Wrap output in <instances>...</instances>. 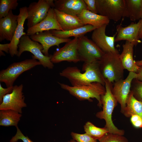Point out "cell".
Here are the masks:
<instances>
[{
  "label": "cell",
  "instance_id": "52a82bcc",
  "mask_svg": "<svg viewBox=\"0 0 142 142\" xmlns=\"http://www.w3.org/2000/svg\"><path fill=\"white\" fill-rule=\"evenodd\" d=\"M97 14L117 22L125 17V0H96Z\"/></svg>",
  "mask_w": 142,
  "mask_h": 142
},
{
  "label": "cell",
  "instance_id": "4dcf8cb0",
  "mask_svg": "<svg viewBox=\"0 0 142 142\" xmlns=\"http://www.w3.org/2000/svg\"><path fill=\"white\" fill-rule=\"evenodd\" d=\"M71 135L73 139L77 142H97V140L94 139L85 133L80 134L72 132Z\"/></svg>",
  "mask_w": 142,
  "mask_h": 142
},
{
  "label": "cell",
  "instance_id": "f1b7e54d",
  "mask_svg": "<svg viewBox=\"0 0 142 142\" xmlns=\"http://www.w3.org/2000/svg\"><path fill=\"white\" fill-rule=\"evenodd\" d=\"M130 90L134 97L142 102V81L136 78L133 79L131 82Z\"/></svg>",
  "mask_w": 142,
  "mask_h": 142
},
{
  "label": "cell",
  "instance_id": "836d02e7",
  "mask_svg": "<svg viewBox=\"0 0 142 142\" xmlns=\"http://www.w3.org/2000/svg\"><path fill=\"white\" fill-rule=\"evenodd\" d=\"M88 10L93 13L97 14L96 0H83Z\"/></svg>",
  "mask_w": 142,
  "mask_h": 142
},
{
  "label": "cell",
  "instance_id": "ffe728a7",
  "mask_svg": "<svg viewBox=\"0 0 142 142\" xmlns=\"http://www.w3.org/2000/svg\"><path fill=\"white\" fill-rule=\"evenodd\" d=\"M134 45L130 42L126 41L122 45L123 50L119 58L124 69L129 72L136 73L139 67L135 63L133 59V47Z\"/></svg>",
  "mask_w": 142,
  "mask_h": 142
},
{
  "label": "cell",
  "instance_id": "b9f144b4",
  "mask_svg": "<svg viewBox=\"0 0 142 142\" xmlns=\"http://www.w3.org/2000/svg\"><path fill=\"white\" fill-rule=\"evenodd\" d=\"M140 39L141 40V43H142V36L140 38Z\"/></svg>",
  "mask_w": 142,
  "mask_h": 142
},
{
  "label": "cell",
  "instance_id": "ac0fdd59",
  "mask_svg": "<svg viewBox=\"0 0 142 142\" xmlns=\"http://www.w3.org/2000/svg\"><path fill=\"white\" fill-rule=\"evenodd\" d=\"M18 15L10 11L6 16L0 19V41H12L17 28Z\"/></svg>",
  "mask_w": 142,
  "mask_h": 142
},
{
  "label": "cell",
  "instance_id": "e0dca14e",
  "mask_svg": "<svg viewBox=\"0 0 142 142\" xmlns=\"http://www.w3.org/2000/svg\"><path fill=\"white\" fill-rule=\"evenodd\" d=\"M27 7H23L19 9L18 15L17 26L12 41L10 42L9 53L12 57L17 55L18 53V45L21 37L27 34L24 32V25L28 17Z\"/></svg>",
  "mask_w": 142,
  "mask_h": 142
},
{
  "label": "cell",
  "instance_id": "d590c367",
  "mask_svg": "<svg viewBox=\"0 0 142 142\" xmlns=\"http://www.w3.org/2000/svg\"><path fill=\"white\" fill-rule=\"evenodd\" d=\"M10 43L0 44V51H4L7 53H9Z\"/></svg>",
  "mask_w": 142,
  "mask_h": 142
},
{
  "label": "cell",
  "instance_id": "277c9868",
  "mask_svg": "<svg viewBox=\"0 0 142 142\" xmlns=\"http://www.w3.org/2000/svg\"><path fill=\"white\" fill-rule=\"evenodd\" d=\"M58 83L62 88L68 92L79 100L92 102L91 98H95L98 101V105L102 107L101 97L106 90L105 87L101 83L93 82L87 85L70 86L59 82Z\"/></svg>",
  "mask_w": 142,
  "mask_h": 142
},
{
  "label": "cell",
  "instance_id": "4fadbf2b",
  "mask_svg": "<svg viewBox=\"0 0 142 142\" xmlns=\"http://www.w3.org/2000/svg\"><path fill=\"white\" fill-rule=\"evenodd\" d=\"M107 25H103L94 30L92 34V40L105 53L119 52L114 46L116 33L113 36H107L105 33Z\"/></svg>",
  "mask_w": 142,
  "mask_h": 142
},
{
  "label": "cell",
  "instance_id": "44dd1931",
  "mask_svg": "<svg viewBox=\"0 0 142 142\" xmlns=\"http://www.w3.org/2000/svg\"><path fill=\"white\" fill-rule=\"evenodd\" d=\"M54 9L57 21L63 31H68L85 25L77 16H72Z\"/></svg>",
  "mask_w": 142,
  "mask_h": 142
},
{
  "label": "cell",
  "instance_id": "5b68a950",
  "mask_svg": "<svg viewBox=\"0 0 142 142\" xmlns=\"http://www.w3.org/2000/svg\"><path fill=\"white\" fill-rule=\"evenodd\" d=\"M39 65H41L40 62L33 58L13 63L6 69L1 71L0 82L4 83L7 88L13 86L15 80L22 73Z\"/></svg>",
  "mask_w": 142,
  "mask_h": 142
},
{
  "label": "cell",
  "instance_id": "6da1fadb",
  "mask_svg": "<svg viewBox=\"0 0 142 142\" xmlns=\"http://www.w3.org/2000/svg\"><path fill=\"white\" fill-rule=\"evenodd\" d=\"M99 62L84 63L83 73L76 67H69L60 72L59 75L67 79L72 86L87 85L93 82L99 83L104 86L105 79L101 72Z\"/></svg>",
  "mask_w": 142,
  "mask_h": 142
},
{
  "label": "cell",
  "instance_id": "484cf974",
  "mask_svg": "<svg viewBox=\"0 0 142 142\" xmlns=\"http://www.w3.org/2000/svg\"><path fill=\"white\" fill-rule=\"evenodd\" d=\"M22 115L18 112L11 110L0 111V125L4 126H18V123Z\"/></svg>",
  "mask_w": 142,
  "mask_h": 142
},
{
  "label": "cell",
  "instance_id": "9c48e42d",
  "mask_svg": "<svg viewBox=\"0 0 142 142\" xmlns=\"http://www.w3.org/2000/svg\"><path fill=\"white\" fill-rule=\"evenodd\" d=\"M54 7V0H39L31 3L27 7L28 28L40 22L47 16L51 8Z\"/></svg>",
  "mask_w": 142,
  "mask_h": 142
},
{
  "label": "cell",
  "instance_id": "8d00e7d4",
  "mask_svg": "<svg viewBox=\"0 0 142 142\" xmlns=\"http://www.w3.org/2000/svg\"><path fill=\"white\" fill-rule=\"evenodd\" d=\"M136 73L137 77L136 79L142 81V66L139 67V70Z\"/></svg>",
  "mask_w": 142,
  "mask_h": 142
},
{
  "label": "cell",
  "instance_id": "d6a6232c",
  "mask_svg": "<svg viewBox=\"0 0 142 142\" xmlns=\"http://www.w3.org/2000/svg\"><path fill=\"white\" fill-rule=\"evenodd\" d=\"M130 121L135 127L142 128V119L138 115L135 114L132 115L130 117Z\"/></svg>",
  "mask_w": 142,
  "mask_h": 142
},
{
  "label": "cell",
  "instance_id": "5bb4252c",
  "mask_svg": "<svg viewBox=\"0 0 142 142\" xmlns=\"http://www.w3.org/2000/svg\"><path fill=\"white\" fill-rule=\"evenodd\" d=\"M140 21L137 23L132 22L125 27L119 24L116 27V35L115 42L125 40L133 44L135 46L141 43L138 37Z\"/></svg>",
  "mask_w": 142,
  "mask_h": 142
},
{
  "label": "cell",
  "instance_id": "cb8c5ba5",
  "mask_svg": "<svg viewBox=\"0 0 142 142\" xmlns=\"http://www.w3.org/2000/svg\"><path fill=\"white\" fill-rule=\"evenodd\" d=\"M126 11L125 17L135 21L142 19V0H125Z\"/></svg>",
  "mask_w": 142,
  "mask_h": 142
},
{
  "label": "cell",
  "instance_id": "1f68e13d",
  "mask_svg": "<svg viewBox=\"0 0 142 142\" xmlns=\"http://www.w3.org/2000/svg\"><path fill=\"white\" fill-rule=\"evenodd\" d=\"M17 131L16 135L13 136L10 140V142H16L21 140L23 142H34L27 136H25L22 133L18 126L16 127Z\"/></svg>",
  "mask_w": 142,
  "mask_h": 142
},
{
  "label": "cell",
  "instance_id": "603a6c76",
  "mask_svg": "<svg viewBox=\"0 0 142 142\" xmlns=\"http://www.w3.org/2000/svg\"><path fill=\"white\" fill-rule=\"evenodd\" d=\"M95 28L89 24L85 25L82 27L67 31L56 30L49 31L54 36L61 38H68L70 37L79 38L84 36L88 32L93 31Z\"/></svg>",
  "mask_w": 142,
  "mask_h": 142
},
{
  "label": "cell",
  "instance_id": "60d3db41",
  "mask_svg": "<svg viewBox=\"0 0 142 142\" xmlns=\"http://www.w3.org/2000/svg\"><path fill=\"white\" fill-rule=\"evenodd\" d=\"M68 142H77L75 140H74L72 139H71L70 141H69Z\"/></svg>",
  "mask_w": 142,
  "mask_h": 142
},
{
  "label": "cell",
  "instance_id": "d6986e66",
  "mask_svg": "<svg viewBox=\"0 0 142 142\" xmlns=\"http://www.w3.org/2000/svg\"><path fill=\"white\" fill-rule=\"evenodd\" d=\"M54 8L72 16H77L84 9H87L83 0H54Z\"/></svg>",
  "mask_w": 142,
  "mask_h": 142
},
{
  "label": "cell",
  "instance_id": "d4e9b609",
  "mask_svg": "<svg viewBox=\"0 0 142 142\" xmlns=\"http://www.w3.org/2000/svg\"><path fill=\"white\" fill-rule=\"evenodd\" d=\"M123 114L127 118L133 114L137 115L142 119V102L136 99L131 90Z\"/></svg>",
  "mask_w": 142,
  "mask_h": 142
},
{
  "label": "cell",
  "instance_id": "30bf717a",
  "mask_svg": "<svg viewBox=\"0 0 142 142\" xmlns=\"http://www.w3.org/2000/svg\"><path fill=\"white\" fill-rule=\"evenodd\" d=\"M23 85L13 86L11 93L5 95L0 104V110H11L21 114L22 109L27 106L23 92Z\"/></svg>",
  "mask_w": 142,
  "mask_h": 142
},
{
  "label": "cell",
  "instance_id": "9a60e30c",
  "mask_svg": "<svg viewBox=\"0 0 142 142\" xmlns=\"http://www.w3.org/2000/svg\"><path fill=\"white\" fill-rule=\"evenodd\" d=\"M32 40L39 42L42 45V53L46 56H49L48 50L51 47L57 46L64 43H67L72 39L70 38H61L52 35L49 31L39 32L30 36Z\"/></svg>",
  "mask_w": 142,
  "mask_h": 142
},
{
  "label": "cell",
  "instance_id": "4316f807",
  "mask_svg": "<svg viewBox=\"0 0 142 142\" xmlns=\"http://www.w3.org/2000/svg\"><path fill=\"white\" fill-rule=\"evenodd\" d=\"M84 128L85 133L94 139L99 141L109 133L108 129L105 127H97L90 121L86 122Z\"/></svg>",
  "mask_w": 142,
  "mask_h": 142
},
{
  "label": "cell",
  "instance_id": "74e56055",
  "mask_svg": "<svg viewBox=\"0 0 142 142\" xmlns=\"http://www.w3.org/2000/svg\"><path fill=\"white\" fill-rule=\"evenodd\" d=\"M140 25L138 33V37L140 39L142 36V19L140 20Z\"/></svg>",
  "mask_w": 142,
  "mask_h": 142
},
{
  "label": "cell",
  "instance_id": "f35d334b",
  "mask_svg": "<svg viewBox=\"0 0 142 142\" xmlns=\"http://www.w3.org/2000/svg\"><path fill=\"white\" fill-rule=\"evenodd\" d=\"M135 63L139 67L142 66V60L135 61Z\"/></svg>",
  "mask_w": 142,
  "mask_h": 142
},
{
  "label": "cell",
  "instance_id": "e575fe53",
  "mask_svg": "<svg viewBox=\"0 0 142 142\" xmlns=\"http://www.w3.org/2000/svg\"><path fill=\"white\" fill-rule=\"evenodd\" d=\"M13 86H12L6 88H3L0 84V103L2 102L4 97L6 94L11 93L12 91Z\"/></svg>",
  "mask_w": 142,
  "mask_h": 142
},
{
  "label": "cell",
  "instance_id": "7402d4cb",
  "mask_svg": "<svg viewBox=\"0 0 142 142\" xmlns=\"http://www.w3.org/2000/svg\"><path fill=\"white\" fill-rule=\"evenodd\" d=\"M77 16L84 25H91L95 28L109 24L110 20L106 17L84 9Z\"/></svg>",
  "mask_w": 142,
  "mask_h": 142
},
{
  "label": "cell",
  "instance_id": "3957f363",
  "mask_svg": "<svg viewBox=\"0 0 142 142\" xmlns=\"http://www.w3.org/2000/svg\"><path fill=\"white\" fill-rule=\"evenodd\" d=\"M99 62L101 72L105 79L113 84L123 79L124 69L119 52L105 53Z\"/></svg>",
  "mask_w": 142,
  "mask_h": 142
},
{
  "label": "cell",
  "instance_id": "8992f818",
  "mask_svg": "<svg viewBox=\"0 0 142 142\" xmlns=\"http://www.w3.org/2000/svg\"><path fill=\"white\" fill-rule=\"evenodd\" d=\"M18 47V57H19L24 52L28 51L33 54L32 58L38 60L44 67L49 69L53 68V63L50 60L51 55H44L42 52L43 47L42 44L32 40L27 34L23 35L20 38Z\"/></svg>",
  "mask_w": 142,
  "mask_h": 142
},
{
  "label": "cell",
  "instance_id": "7a4b0ae2",
  "mask_svg": "<svg viewBox=\"0 0 142 142\" xmlns=\"http://www.w3.org/2000/svg\"><path fill=\"white\" fill-rule=\"evenodd\" d=\"M105 92L101 97L102 110L97 112L96 116L100 119L104 120L105 124L104 127L108 129V133L124 135V130L116 127L112 118L113 112L118 103L113 93V84L107 79H105Z\"/></svg>",
  "mask_w": 142,
  "mask_h": 142
},
{
  "label": "cell",
  "instance_id": "2e32d148",
  "mask_svg": "<svg viewBox=\"0 0 142 142\" xmlns=\"http://www.w3.org/2000/svg\"><path fill=\"white\" fill-rule=\"evenodd\" d=\"M52 30L63 31L57 21L53 8H50L44 19L34 26L28 28L26 34L31 36L39 32Z\"/></svg>",
  "mask_w": 142,
  "mask_h": 142
},
{
  "label": "cell",
  "instance_id": "ba28073f",
  "mask_svg": "<svg viewBox=\"0 0 142 142\" xmlns=\"http://www.w3.org/2000/svg\"><path fill=\"white\" fill-rule=\"evenodd\" d=\"M78 38V52L80 61L87 63L99 61L105 53L87 37L84 36Z\"/></svg>",
  "mask_w": 142,
  "mask_h": 142
},
{
  "label": "cell",
  "instance_id": "8fae6325",
  "mask_svg": "<svg viewBox=\"0 0 142 142\" xmlns=\"http://www.w3.org/2000/svg\"><path fill=\"white\" fill-rule=\"evenodd\" d=\"M78 38L75 37L51 55L50 60L54 63L63 61L77 63L80 61L78 52Z\"/></svg>",
  "mask_w": 142,
  "mask_h": 142
},
{
  "label": "cell",
  "instance_id": "7c38bea8",
  "mask_svg": "<svg viewBox=\"0 0 142 142\" xmlns=\"http://www.w3.org/2000/svg\"><path fill=\"white\" fill-rule=\"evenodd\" d=\"M137 77L136 73L129 72L126 78L121 79L114 83L113 93L121 106L120 112L123 114L130 92L131 82Z\"/></svg>",
  "mask_w": 142,
  "mask_h": 142
},
{
  "label": "cell",
  "instance_id": "ab89813d",
  "mask_svg": "<svg viewBox=\"0 0 142 142\" xmlns=\"http://www.w3.org/2000/svg\"><path fill=\"white\" fill-rule=\"evenodd\" d=\"M0 56H5V54L2 51H0Z\"/></svg>",
  "mask_w": 142,
  "mask_h": 142
},
{
  "label": "cell",
  "instance_id": "f546056e",
  "mask_svg": "<svg viewBox=\"0 0 142 142\" xmlns=\"http://www.w3.org/2000/svg\"><path fill=\"white\" fill-rule=\"evenodd\" d=\"M99 142H129L128 139L123 135L108 133Z\"/></svg>",
  "mask_w": 142,
  "mask_h": 142
},
{
  "label": "cell",
  "instance_id": "83f0119b",
  "mask_svg": "<svg viewBox=\"0 0 142 142\" xmlns=\"http://www.w3.org/2000/svg\"><path fill=\"white\" fill-rule=\"evenodd\" d=\"M18 5L17 0H0V19L7 16L10 10L16 9Z\"/></svg>",
  "mask_w": 142,
  "mask_h": 142
}]
</instances>
